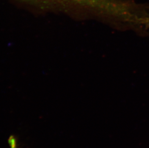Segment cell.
Returning a JSON list of instances; mask_svg holds the SVG:
<instances>
[{
  "mask_svg": "<svg viewBox=\"0 0 149 148\" xmlns=\"http://www.w3.org/2000/svg\"><path fill=\"white\" fill-rule=\"evenodd\" d=\"M58 1H67L74 3L81 6L91 7L92 8L97 9L100 7L105 1V0H56Z\"/></svg>",
  "mask_w": 149,
  "mask_h": 148,
  "instance_id": "6da1fadb",
  "label": "cell"
}]
</instances>
